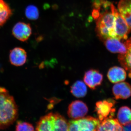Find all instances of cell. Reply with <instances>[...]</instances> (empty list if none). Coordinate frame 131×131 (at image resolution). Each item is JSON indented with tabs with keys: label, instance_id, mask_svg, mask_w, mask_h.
Segmentation results:
<instances>
[{
	"label": "cell",
	"instance_id": "5b68a950",
	"mask_svg": "<svg viewBox=\"0 0 131 131\" xmlns=\"http://www.w3.org/2000/svg\"><path fill=\"white\" fill-rule=\"evenodd\" d=\"M88 112L87 105L82 101L76 100L70 103L68 107V116L72 119H77L84 117Z\"/></svg>",
	"mask_w": 131,
	"mask_h": 131
},
{
	"label": "cell",
	"instance_id": "2e32d148",
	"mask_svg": "<svg viewBox=\"0 0 131 131\" xmlns=\"http://www.w3.org/2000/svg\"><path fill=\"white\" fill-rule=\"evenodd\" d=\"M12 9L4 0H0V27L5 25L12 15Z\"/></svg>",
	"mask_w": 131,
	"mask_h": 131
},
{
	"label": "cell",
	"instance_id": "44dd1931",
	"mask_svg": "<svg viewBox=\"0 0 131 131\" xmlns=\"http://www.w3.org/2000/svg\"><path fill=\"white\" fill-rule=\"evenodd\" d=\"M15 130L17 131H34V127L29 122L18 121L16 122Z\"/></svg>",
	"mask_w": 131,
	"mask_h": 131
},
{
	"label": "cell",
	"instance_id": "ac0fdd59",
	"mask_svg": "<svg viewBox=\"0 0 131 131\" xmlns=\"http://www.w3.org/2000/svg\"><path fill=\"white\" fill-rule=\"evenodd\" d=\"M70 91L72 94L76 97H83L87 94L86 86L85 83L82 81H77L71 87Z\"/></svg>",
	"mask_w": 131,
	"mask_h": 131
},
{
	"label": "cell",
	"instance_id": "6da1fadb",
	"mask_svg": "<svg viewBox=\"0 0 131 131\" xmlns=\"http://www.w3.org/2000/svg\"><path fill=\"white\" fill-rule=\"evenodd\" d=\"M18 116V106L14 98L7 90L0 87V130L9 127Z\"/></svg>",
	"mask_w": 131,
	"mask_h": 131
},
{
	"label": "cell",
	"instance_id": "7c38bea8",
	"mask_svg": "<svg viewBox=\"0 0 131 131\" xmlns=\"http://www.w3.org/2000/svg\"><path fill=\"white\" fill-rule=\"evenodd\" d=\"M123 130V126L118 119L108 118L100 121L97 131H119Z\"/></svg>",
	"mask_w": 131,
	"mask_h": 131
},
{
	"label": "cell",
	"instance_id": "ba28073f",
	"mask_svg": "<svg viewBox=\"0 0 131 131\" xmlns=\"http://www.w3.org/2000/svg\"><path fill=\"white\" fill-rule=\"evenodd\" d=\"M27 54L26 51L21 47H17L10 51L9 59L13 65L20 66L25 64L26 62Z\"/></svg>",
	"mask_w": 131,
	"mask_h": 131
},
{
	"label": "cell",
	"instance_id": "7a4b0ae2",
	"mask_svg": "<svg viewBox=\"0 0 131 131\" xmlns=\"http://www.w3.org/2000/svg\"><path fill=\"white\" fill-rule=\"evenodd\" d=\"M116 8L113 4L100 14L96 23V32L102 41L108 38L117 39L116 33Z\"/></svg>",
	"mask_w": 131,
	"mask_h": 131
},
{
	"label": "cell",
	"instance_id": "277c9868",
	"mask_svg": "<svg viewBox=\"0 0 131 131\" xmlns=\"http://www.w3.org/2000/svg\"><path fill=\"white\" fill-rule=\"evenodd\" d=\"M115 102L113 99H108L97 102L95 105L96 111L100 121L108 118H113L115 112Z\"/></svg>",
	"mask_w": 131,
	"mask_h": 131
},
{
	"label": "cell",
	"instance_id": "d6986e66",
	"mask_svg": "<svg viewBox=\"0 0 131 131\" xmlns=\"http://www.w3.org/2000/svg\"><path fill=\"white\" fill-rule=\"evenodd\" d=\"M54 131H68L69 123L66 119L58 113H53Z\"/></svg>",
	"mask_w": 131,
	"mask_h": 131
},
{
	"label": "cell",
	"instance_id": "30bf717a",
	"mask_svg": "<svg viewBox=\"0 0 131 131\" xmlns=\"http://www.w3.org/2000/svg\"><path fill=\"white\" fill-rule=\"evenodd\" d=\"M107 49L110 52L119 53L120 54H125L127 51L126 46L120 40L116 38H108L103 41Z\"/></svg>",
	"mask_w": 131,
	"mask_h": 131
},
{
	"label": "cell",
	"instance_id": "52a82bcc",
	"mask_svg": "<svg viewBox=\"0 0 131 131\" xmlns=\"http://www.w3.org/2000/svg\"><path fill=\"white\" fill-rule=\"evenodd\" d=\"M103 79V75L98 71L94 69L86 71L83 78L85 84L93 90L95 89L96 87L101 85Z\"/></svg>",
	"mask_w": 131,
	"mask_h": 131
},
{
	"label": "cell",
	"instance_id": "8992f818",
	"mask_svg": "<svg viewBox=\"0 0 131 131\" xmlns=\"http://www.w3.org/2000/svg\"><path fill=\"white\" fill-rule=\"evenodd\" d=\"M31 33L30 25L21 21L16 23L12 29V34L14 37L22 42L28 40Z\"/></svg>",
	"mask_w": 131,
	"mask_h": 131
},
{
	"label": "cell",
	"instance_id": "4fadbf2b",
	"mask_svg": "<svg viewBox=\"0 0 131 131\" xmlns=\"http://www.w3.org/2000/svg\"><path fill=\"white\" fill-rule=\"evenodd\" d=\"M124 43L126 46V52L124 54H120L118 59L121 65L129 72V77L131 78V37Z\"/></svg>",
	"mask_w": 131,
	"mask_h": 131
},
{
	"label": "cell",
	"instance_id": "e0dca14e",
	"mask_svg": "<svg viewBox=\"0 0 131 131\" xmlns=\"http://www.w3.org/2000/svg\"><path fill=\"white\" fill-rule=\"evenodd\" d=\"M117 119L122 125L125 126L131 123V109L126 106L119 108L117 114Z\"/></svg>",
	"mask_w": 131,
	"mask_h": 131
},
{
	"label": "cell",
	"instance_id": "8fae6325",
	"mask_svg": "<svg viewBox=\"0 0 131 131\" xmlns=\"http://www.w3.org/2000/svg\"><path fill=\"white\" fill-rule=\"evenodd\" d=\"M36 131H54L53 113H49L41 117L36 125Z\"/></svg>",
	"mask_w": 131,
	"mask_h": 131
},
{
	"label": "cell",
	"instance_id": "9a60e30c",
	"mask_svg": "<svg viewBox=\"0 0 131 131\" xmlns=\"http://www.w3.org/2000/svg\"><path fill=\"white\" fill-rule=\"evenodd\" d=\"M118 8L131 30V0H120Z\"/></svg>",
	"mask_w": 131,
	"mask_h": 131
},
{
	"label": "cell",
	"instance_id": "3957f363",
	"mask_svg": "<svg viewBox=\"0 0 131 131\" xmlns=\"http://www.w3.org/2000/svg\"><path fill=\"white\" fill-rule=\"evenodd\" d=\"M100 121L91 116L72 119L68 122V131H97Z\"/></svg>",
	"mask_w": 131,
	"mask_h": 131
},
{
	"label": "cell",
	"instance_id": "5bb4252c",
	"mask_svg": "<svg viewBox=\"0 0 131 131\" xmlns=\"http://www.w3.org/2000/svg\"><path fill=\"white\" fill-rule=\"evenodd\" d=\"M127 73L124 69L118 66L110 68L108 71L107 77L110 82L116 83L125 81Z\"/></svg>",
	"mask_w": 131,
	"mask_h": 131
},
{
	"label": "cell",
	"instance_id": "7402d4cb",
	"mask_svg": "<svg viewBox=\"0 0 131 131\" xmlns=\"http://www.w3.org/2000/svg\"><path fill=\"white\" fill-rule=\"evenodd\" d=\"M123 130L131 131V123L126 125L123 126Z\"/></svg>",
	"mask_w": 131,
	"mask_h": 131
},
{
	"label": "cell",
	"instance_id": "9c48e42d",
	"mask_svg": "<svg viewBox=\"0 0 131 131\" xmlns=\"http://www.w3.org/2000/svg\"><path fill=\"white\" fill-rule=\"evenodd\" d=\"M113 93L116 99H126L131 96V86L128 83L121 82L114 85Z\"/></svg>",
	"mask_w": 131,
	"mask_h": 131
},
{
	"label": "cell",
	"instance_id": "ffe728a7",
	"mask_svg": "<svg viewBox=\"0 0 131 131\" xmlns=\"http://www.w3.org/2000/svg\"><path fill=\"white\" fill-rule=\"evenodd\" d=\"M25 13L26 17L30 20H36L38 18L39 16L38 9L34 5L28 6L26 8Z\"/></svg>",
	"mask_w": 131,
	"mask_h": 131
}]
</instances>
